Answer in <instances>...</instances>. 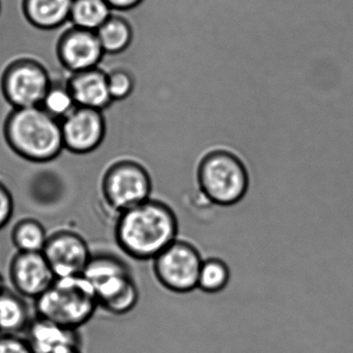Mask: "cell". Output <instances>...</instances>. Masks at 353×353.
Masks as SVG:
<instances>
[{"mask_svg": "<svg viewBox=\"0 0 353 353\" xmlns=\"http://www.w3.org/2000/svg\"><path fill=\"white\" fill-rule=\"evenodd\" d=\"M179 219L169 204L148 199L117 214L114 237L119 249L138 261L154 260L179 239Z\"/></svg>", "mask_w": 353, "mask_h": 353, "instance_id": "cell-1", "label": "cell"}, {"mask_svg": "<svg viewBox=\"0 0 353 353\" xmlns=\"http://www.w3.org/2000/svg\"><path fill=\"white\" fill-rule=\"evenodd\" d=\"M5 135L10 148L28 162H51L65 150L61 121L42 107L16 109L8 119Z\"/></svg>", "mask_w": 353, "mask_h": 353, "instance_id": "cell-2", "label": "cell"}, {"mask_svg": "<svg viewBox=\"0 0 353 353\" xmlns=\"http://www.w3.org/2000/svg\"><path fill=\"white\" fill-rule=\"evenodd\" d=\"M196 183L202 197L216 206L236 205L248 194L250 174L245 162L224 148L210 150L196 168Z\"/></svg>", "mask_w": 353, "mask_h": 353, "instance_id": "cell-3", "label": "cell"}, {"mask_svg": "<svg viewBox=\"0 0 353 353\" xmlns=\"http://www.w3.org/2000/svg\"><path fill=\"white\" fill-rule=\"evenodd\" d=\"M82 276L94 289L99 307L111 315H125L139 301V288L133 272L119 256L92 254Z\"/></svg>", "mask_w": 353, "mask_h": 353, "instance_id": "cell-4", "label": "cell"}, {"mask_svg": "<svg viewBox=\"0 0 353 353\" xmlns=\"http://www.w3.org/2000/svg\"><path fill=\"white\" fill-rule=\"evenodd\" d=\"M39 317L79 330L99 309L94 289L83 276L57 278L34 301Z\"/></svg>", "mask_w": 353, "mask_h": 353, "instance_id": "cell-5", "label": "cell"}, {"mask_svg": "<svg viewBox=\"0 0 353 353\" xmlns=\"http://www.w3.org/2000/svg\"><path fill=\"white\" fill-rule=\"evenodd\" d=\"M152 193V175L137 161H117L103 173L101 195L107 208L117 216L148 201Z\"/></svg>", "mask_w": 353, "mask_h": 353, "instance_id": "cell-6", "label": "cell"}, {"mask_svg": "<svg viewBox=\"0 0 353 353\" xmlns=\"http://www.w3.org/2000/svg\"><path fill=\"white\" fill-rule=\"evenodd\" d=\"M202 261L196 245L177 239L152 260V270L159 284L166 290L185 294L197 289Z\"/></svg>", "mask_w": 353, "mask_h": 353, "instance_id": "cell-7", "label": "cell"}, {"mask_svg": "<svg viewBox=\"0 0 353 353\" xmlns=\"http://www.w3.org/2000/svg\"><path fill=\"white\" fill-rule=\"evenodd\" d=\"M42 253L57 278L82 276L92 257L85 239L71 230L49 234Z\"/></svg>", "mask_w": 353, "mask_h": 353, "instance_id": "cell-8", "label": "cell"}, {"mask_svg": "<svg viewBox=\"0 0 353 353\" xmlns=\"http://www.w3.org/2000/svg\"><path fill=\"white\" fill-rule=\"evenodd\" d=\"M9 278L14 291L36 301L57 276L42 252H17L10 262Z\"/></svg>", "mask_w": 353, "mask_h": 353, "instance_id": "cell-9", "label": "cell"}, {"mask_svg": "<svg viewBox=\"0 0 353 353\" xmlns=\"http://www.w3.org/2000/svg\"><path fill=\"white\" fill-rule=\"evenodd\" d=\"M50 86L46 71L32 63L12 67L3 83L6 96L16 109L41 107Z\"/></svg>", "mask_w": 353, "mask_h": 353, "instance_id": "cell-10", "label": "cell"}, {"mask_svg": "<svg viewBox=\"0 0 353 353\" xmlns=\"http://www.w3.org/2000/svg\"><path fill=\"white\" fill-rule=\"evenodd\" d=\"M61 123L65 150L73 154H90L104 140L106 129L100 111L77 107Z\"/></svg>", "mask_w": 353, "mask_h": 353, "instance_id": "cell-11", "label": "cell"}, {"mask_svg": "<svg viewBox=\"0 0 353 353\" xmlns=\"http://www.w3.org/2000/svg\"><path fill=\"white\" fill-rule=\"evenodd\" d=\"M34 353H59L81 347L79 330L34 316L24 332Z\"/></svg>", "mask_w": 353, "mask_h": 353, "instance_id": "cell-12", "label": "cell"}, {"mask_svg": "<svg viewBox=\"0 0 353 353\" xmlns=\"http://www.w3.org/2000/svg\"><path fill=\"white\" fill-rule=\"evenodd\" d=\"M59 53L65 67L76 74L96 69L105 52L96 32L77 28L65 36Z\"/></svg>", "mask_w": 353, "mask_h": 353, "instance_id": "cell-13", "label": "cell"}, {"mask_svg": "<svg viewBox=\"0 0 353 353\" xmlns=\"http://www.w3.org/2000/svg\"><path fill=\"white\" fill-rule=\"evenodd\" d=\"M68 85L78 107L101 111L112 102L109 92L108 75L100 70L76 73Z\"/></svg>", "mask_w": 353, "mask_h": 353, "instance_id": "cell-14", "label": "cell"}, {"mask_svg": "<svg viewBox=\"0 0 353 353\" xmlns=\"http://www.w3.org/2000/svg\"><path fill=\"white\" fill-rule=\"evenodd\" d=\"M32 317L26 299L16 291L3 289L0 293V334H24Z\"/></svg>", "mask_w": 353, "mask_h": 353, "instance_id": "cell-15", "label": "cell"}, {"mask_svg": "<svg viewBox=\"0 0 353 353\" xmlns=\"http://www.w3.org/2000/svg\"><path fill=\"white\" fill-rule=\"evenodd\" d=\"M74 0H26V13L38 28L51 30L71 16Z\"/></svg>", "mask_w": 353, "mask_h": 353, "instance_id": "cell-16", "label": "cell"}, {"mask_svg": "<svg viewBox=\"0 0 353 353\" xmlns=\"http://www.w3.org/2000/svg\"><path fill=\"white\" fill-rule=\"evenodd\" d=\"M71 18L76 28L98 32L111 18V8L105 0H74Z\"/></svg>", "mask_w": 353, "mask_h": 353, "instance_id": "cell-17", "label": "cell"}, {"mask_svg": "<svg viewBox=\"0 0 353 353\" xmlns=\"http://www.w3.org/2000/svg\"><path fill=\"white\" fill-rule=\"evenodd\" d=\"M49 234L40 221L32 218L18 221L11 231V241L17 252H43Z\"/></svg>", "mask_w": 353, "mask_h": 353, "instance_id": "cell-18", "label": "cell"}, {"mask_svg": "<svg viewBox=\"0 0 353 353\" xmlns=\"http://www.w3.org/2000/svg\"><path fill=\"white\" fill-rule=\"evenodd\" d=\"M230 278L228 264L221 258L210 257L202 261L197 289L208 294H216L226 289Z\"/></svg>", "mask_w": 353, "mask_h": 353, "instance_id": "cell-19", "label": "cell"}, {"mask_svg": "<svg viewBox=\"0 0 353 353\" xmlns=\"http://www.w3.org/2000/svg\"><path fill=\"white\" fill-rule=\"evenodd\" d=\"M96 34L104 52L111 54L125 50L133 38L131 26L121 18L111 17Z\"/></svg>", "mask_w": 353, "mask_h": 353, "instance_id": "cell-20", "label": "cell"}, {"mask_svg": "<svg viewBox=\"0 0 353 353\" xmlns=\"http://www.w3.org/2000/svg\"><path fill=\"white\" fill-rule=\"evenodd\" d=\"M41 107L49 115L61 121L68 115L71 114L78 106L71 90H70L69 85L61 86L51 84Z\"/></svg>", "mask_w": 353, "mask_h": 353, "instance_id": "cell-21", "label": "cell"}, {"mask_svg": "<svg viewBox=\"0 0 353 353\" xmlns=\"http://www.w3.org/2000/svg\"><path fill=\"white\" fill-rule=\"evenodd\" d=\"M108 88L112 101L123 100L133 92V78L127 72H113L108 75Z\"/></svg>", "mask_w": 353, "mask_h": 353, "instance_id": "cell-22", "label": "cell"}, {"mask_svg": "<svg viewBox=\"0 0 353 353\" xmlns=\"http://www.w3.org/2000/svg\"><path fill=\"white\" fill-rule=\"evenodd\" d=\"M0 353H34L24 336L0 334Z\"/></svg>", "mask_w": 353, "mask_h": 353, "instance_id": "cell-23", "label": "cell"}, {"mask_svg": "<svg viewBox=\"0 0 353 353\" xmlns=\"http://www.w3.org/2000/svg\"><path fill=\"white\" fill-rule=\"evenodd\" d=\"M14 197L3 181H0V230L5 228L13 218Z\"/></svg>", "mask_w": 353, "mask_h": 353, "instance_id": "cell-24", "label": "cell"}, {"mask_svg": "<svg viewBox=\"0 0 353 353\" xmlns=\"http://www.w3.org/2000/svg\"><path fill=\"white\" fill-rule=\"evenodd\" d=\"M111 9L131 10L139 6L143 0H105Z\"/></svg>", "mask_w": 353, "mask_h": 353, "instance_id": "cell-25", "label": "cell"}, {"mask_svg": "<svg viewBox=\"0 0 353 353\" xmlns=\"http://www.w3.org/2000/svg\"><path fill=\"white\" fill-rule=\"evenodd\" d=\"M59 353H82V352H81V349H80V348H71V349H68V350L61 351V352H59Z\"/></svg>", "mask_w": 353, "mask_h": 353, "instance_id": "cell-26", "label": "cell"}, {"mask_svg": "<svg viewBox=\"0 0 353 353\" xmlns=\"http://www.w3.org/2000/svg\"><path fill=\"white\" fill-rule=\"evenodd\" d=\"M5 281H3V274H0V293L3 292V289L6 288L5 287Z\"/></svg>", "mask_w": 353, "mask_h": 353, "instance_id": "cell-27", "label": "cell"}]
</instances>
